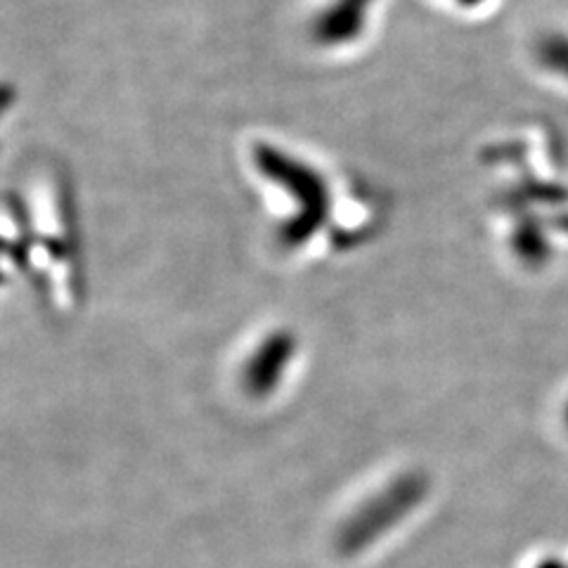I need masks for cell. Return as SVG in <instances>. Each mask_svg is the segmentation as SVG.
I'll return each mask as SVG.
<instances>
[{
	"label": "cell",
	"instance_id": "cell-4",
	"mask_svg": "<svg viewBox=\"0 0 568 568\" xmlns=\"http://www.w3.org/2000/svg\"><path fill=\"white\" fill-rule=\"evenodd\" d=\"M453 3H457L462 8H478V6H484L486 0H453Z\"/></svg>",
	"mask_w": 568,
	"mask_h": 568
},
{
	"label": "cell",
	"instance_id": "cell-3",
	"mask_svg": "<svg viewBox=\"0 0 568 568\" xmlns=\"http://www.w3.org/2000/svg\"><path fill=\"white\" fill-rule=\"evenodd\" d=\"M538 60L547 71L568 81V36L552 33L542 39L538 45Z\"/></svg>",
	"mask_w": 568,
	"mask_h": 568
},
{
	"label": "cell",
	"instance_id": "cell-1",
	"mask_svg": "<svg viewBox=\"0 0 568 568\" xmlns=\"http://www.w3.org/2000/svg\"><path fill=\"white\" fill-rule=\"evenodd\" d=\"M422 495L424 486L415 476L403 478V481H396L394 486L386 488L348 524L346 547H363L369 540H375L379 532H384V528L403 519L407 509H413L419 503Z\"/></svg>",
	"mask_w": 568,
	"mask_h": 568
},
{
	"label": "cell",
	"instance_id": "cell-2",
	"mask_svg": "<svg viewBox=\"0 0 568 568\" xmlns=\"http://www.w3.org/2000/svg\"><path fill=\"white\" fill-rule=\"evenodd\" d=\"M377 0H332L317 20V41L325 45H346L365 31L369 12Z\"/></svg>",
	"mask_w": 568,
	"mask_h": 568
}]
</instances>
